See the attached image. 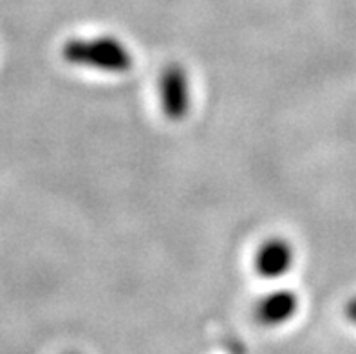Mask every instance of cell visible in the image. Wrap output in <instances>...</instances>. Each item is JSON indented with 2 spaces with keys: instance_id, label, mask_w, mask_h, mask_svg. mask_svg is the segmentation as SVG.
<instances>
[{
  "instance_id": "cell-1",
  "label": "cell",
  "mask_w": 356,
  "mask_h": 354,
  "mask_svg": "<svg viewBox=\"0 0 356 354\" xmlns=\"http://www.w3.org/2000/svg\"><path fill=\"white\" fill-rule=\"evenodd\" d=\"M60 56L74 67L92 69L108 74H125L134 67L131 47L118 36H72L60 47Z\"/></svg>"
},
{
  "instance_id": "cell-2",
  "label": "cell",
  "mask_w": 356,
  "mask_h": 354,
  "mask_svg": "<svg viewBox=\"0 0 356 354\" xmlns=\"http://www.w3.org/2000/svg\"><path fill=\"white\" fill-rule=\"evenodd\" d=\"M158 98L161 114L172 123L186 120L192 111V86L185 65L170 62L163 67L158 80Z\"/></svg>"
},
{
  "instance_id": "cell-3",
  "label": "cell",
  "mask_w": 356,
  "mask_h": 354,
  "mask_svg": "<svg viewBox=\"0 0 356 354\" xmlns=\"http://www.w3.org/2000/svg\"><path fill=\"white\" fill-rule=\"evenodd\" d=\"M295 248L284 237H270L255 253V271L268 280L282 278L295 264Z\"/></svg>"
},
{
  "instance_id": "cell-4",
  "label": "cell",
  "mask_w": 356,
  "mask_h": 354,
  "mask_svg": "<svg viewBox=\"0 0 356 354\" xmlns=\"http://www.w3.org/2000/svg\"><path fill=\"white\" fill-rule=\"evenodd\" d=\"M298 295L291 289H275L268 293L255 305V319L261 325L277 328L288 323L298 311Z\"/></svg>"
},
{
  "instance_id": "cell-5",
  "label": "cell",
  "mask_w": 356,
  "mask_h": 354,
  "mask_svg": "<svg viewBox=\"0 0 356 354\" xmlns=\"http://www.w3.org/2000/svg\"><path fill=\"white\" fill-rule=\"evenodd\" d=\"M343 313H346V319H348L353 325H356V296L349 298V302L346 304V307H343Z\"/></svg>"
},
{
  "instance_id": "cell-6",
  "label": "cell",
  "mask_w": 356,
  "mask_h": 354,
  "mask_svg": "<svg viewBox=\"0 0 356 354\" xmlns=\"http://www.w3.org/2000/svg\"><path fill=\"white\" fill-rule=\"evenodd\" d=\"M71 354H76V353H71Z\"/></svg>"
}]
</instances>
